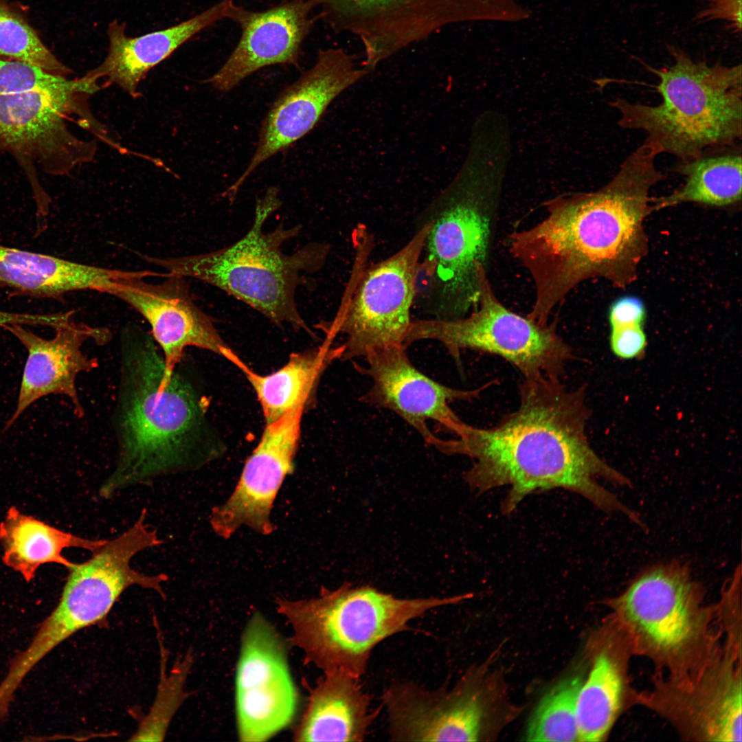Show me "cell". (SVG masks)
Instances as JSON below:
<instances>
[{"mask_svg":"<svg viewBox=\"0 0 742 742\" xmlns=\"http://www.w3.org/2000/svg\"><path fill=\"white\" fill-rule=\"evenodd\" d=\"M661 153L646 139L600 189L550 199L544 218L510 235V253L533 282L528 318L548 324L554 309L587 280L602 278L622 288L636 278L647 252L649 192L666 178L655 165Z\"/></svg>","mask_w":742,"mask_h":742,"instance_id":"1","label":"cell"},{"mask_svg":"<svg viewBox=\"0 0 742 742\" xmlns=\"http://www.w3.org/2000/svg\"><path fill=\"white\" fill-rule=\"evenodd\" d=\"M519 392L517 409L494 427L464 423L456 439L446 440L443 453L473 460L464 473L471 488L481 494L508 486L501 506L504 515L511 514L532 493L561 488L604 511L638 521L634 511L598 483L603 479L622 486L631 484L589 443L585 386L571 389L561 379L540 377L524 379Z\"/></svg>","mask_w":742,"mask_h":742,"instance_id":"2","label":"cell"},{"mask_svg":"<svg viewBox=\"0 0 742 742\" xmlns=\"http://www.w3.org/2000/svg\"><path fill=\"white\" fill-rule=\"evenodd\" d=\"M164 368L152 337L140 330L125 332L113 418L118 458L101 489L104 496L188 468L203 458L205 406L176 370L165 383Z\"/></svg>","mask_w":742,"mask_h":742,"instance_id":"3","label":"cell"},{"mask_svg":"<svg viewBox=\"0 0 742 742\" xmlns=\"http://www.w3.org/2000/svg\"><path fill=\"white\" fill-rule=\"evenodd\" d=\"M666 49L673 59L671 65L654 68L642 62L659 80L654 88L661 102L653 106L616 98L610 104L620 115L619 126L643 131L662 153L682 163L740 140L741 65H708L675 45Z\"/></svg>","mask_w":742,"mask_h":742,"instance_id":"4","label":"cell"},{"mask_svg":"<svg viewBox=\"0 0 742 742\" xmlns=\"http://www.w3.org/2000/svg\"><path fill=\"white\" fill-rule=\"evenodd\" d=\"M276 188L257 200L253 224L236 243L222 249L195 255L156 258L144 256L148 262L166 272L210 284L243 301L278 325L288 324L310 333L297 310L295 293L302 284V272L317 271L324 263L328 247L311 243L292 254L281 247L297 236L301 226L263 231L267 219L280 206Z\"/></svg>","mask_w":742,"mask_h":742,"instance_id":"5","label":"cell"},{"mask_svg":"<svg viewBox=\"0 0 742 742\" xmlns=\"http://www.w3.org/2000/svg\"><path fill=\"white\" fill-rule=\"evenodd\" d=\"M475 149L431 205L420 273L435 319L465 317L478 304L477 269L487 268L498 221L500 176H484Z\"/></svg>","mask_w":742,"mask_h":742,"instance_id":"6","label":"cell"},{"mask_svg":"<svg viewBox=\"0 0 742 742\" xmlns=\"http://www.w3.org/2000/svg\"><path fill=\"white\" fill-rule=\"evenodd\" d=\"M468 597L401 598L369 585L344 583L308 599L276 603L291 628V643L308 663L359 679L379 643L407 630L412 620L429 611Z\"/></svg>","mask_w":742,"mask_h":742,"instance_id":"7","label":"cell"},{"mask_svg":"<svg viewBox=\"0 0 742 742\" xmlns=\"http://www.w3.org/2000/svg\"><path fill=\"white\" fill-rule=\"evenodd\" d=\"M101 89L82 76L52 91L0 95V155H10L23 170L39 216L48 214L51 204L40 173L65 176L96 154L95 141L76 136L68 117H77L81 127L106 144L112 140L90 108V98Z\"/></svg>","mask_w":742,"mask_h":742,"instance_id":"8","label":"cell"},{"mask_svg":"<svg viewBox=\"0 0 742 742\" xmlns=\"http://www.w3.org/2000/svg\"><path fill=\"white\" fill-rule=\"evenodd\" d=\"M144 510L127 530L105 543L87 561L74 564L60 600L42 623L25 649L11 661L8 675L21 682L47 653L78 631L96 625L109 614L122 592L133 585L163 596L168 576L148 575L133 570L131 560L137 553L161 544L154 529L145 522Z\"/></svg>","mask_w":742,"mask_h":742,"instance_id":"9","label":"cell"},{"mask_svg":"<svg viewBox=\"0 0 742 742\" xmlns=\"http://www.w3.org/2000/svg\"><path fill=\"white\" fill-rule=\"evenodd\" d=\"M703 588L678 561L640 572L612 600L620 630L642 653L676 672L709 649V616Z\"/></svg>","mask_w":742,"mask_h":742,"instance_id":"10","label":"cell"},{"mask_svg":"<svg viewBox=\"0 0 742 742\" xmlns=\"http://www.w3.org/2000/svg\"><path fill=\"white\" fill-rule=\"evenodd\" d=\"M477 308L456 319H413L407 346L420 340L440 342L461 364V351L472 349L498 355L513 365L525 379H561L573 358L572 348L559 335L556 321L542 325L506 307L497 297L487 268L477 269Z\"/></svg>","mask_w":742,"mask_h":742,"instance_id":"11","label":"cell"},{"mask_svg":"<svg viewBox=\"0 0 742 742\" xmlns=\"http://www.w3.org/2000/svg\"><path fill=\"white\" fill-rule=\"evenodd\" d=\"M430 224L388 258L357 269L355 281L334 319L322 328L327 336L341 334V359L364 358L371 352L406 346L411 311L418 292L420 262Z\"/></svg>","mask_w":742,"mask_h":742,"instance_id":"12","label":"cell"},{"mask_svg":"<svg viewBox=\"0 0 742 742\" xmlns=\"http://www.w3.org/2000/svg\"><path fill=\"white\" fill-rule=\"evenodd\" d=\"M291 1V0H285ZM311 2L319 20L361 45L369 72L412 44L458 23L482 21L493 0H300Z\"/></svg>","mask_w":742,"mask_h":742,"instance_id":"13","label":"cell"},{"mask_svg":"<svg viewBox=\"0 0 742 742\" xmlns=\"http://www.w3.org/2000/svg\"><path fill=\"white\" fill-rule=\"evenodd\" d=\"M238 737L243 742L269 740L291 724L297 692L286 649L273 626L255 613L243 633L236 674Z\"/></svg>","mask_w":742,"mask_h":742,"instance_id":"14","label":"cell"},{"mask_svg":"<svg viewBox=\"0 0 742 742\" xmlns=\"http://www.w3.org/2000/svg\"><path fill=\"white\" fill-rule=\"evenodd\" d=\"M341 48L319 49L314 65L276 98L267 113L257 147L247 168L227 188L232 200L262 163L308 133L343 91L370 73Z\"/></svg>","mask_w":742,"mask_h":742,"instance_id":"15","label":"cell"},{"mask_svg":"<svg viewBox=\"0 0 742 742\" xmlns=\"http://www.w3.org/2000/svg\"><path fill=\"white\" fill-rule=\"evenodd\" d=\"M405 346H395L368 354L366 364L354 368L368 376L371 385L359 400L390 410L413 427L427 444L438 449L443 439L429 429V420L444 431L457 435L464 423L450 403L477 398L495 381L473 390L443 385L419 370L411 362Z\"/></svg>","mask_w":742,"mask_h":742,"instance_id":"16","label":"cell"},{"mask_svg":"<svg viewBox=\"0 0 742 742\" xmlns=\"http://www.w3.org/2000/svg\"><path fill=\"white\" fill-rule=\"evenodd\" d=\"M304 409L295 407L266 425L232 495L212 512L210 524L216 535L228 539L241 526L263 535L273 531L272 508L284 480L293 469Z\"/></svg>","mask_w":742,"mask_h":742,"instance_id":"17","label":"cell"},{"mask_svg":"<svg viewBox=\"0 0 742 742\" xmlns=\"http://www.w3.org/2000/svg\"><path fill=\"white\" fill-rule=\"evenodd\" d=\"M163 273L144 270L141 274L121 280L110 295L138 312L148 323L155 344L164 361L165 382H168L183 351L195 346L221 355L227 345L214 321L195 303L186 278L172 273L158 283L144 279L161 278Z\"/></svg>","mask_w":742,"mask_h":742,"instance_id":"18","label":"cell"},{"mask_svg":"<svg viewBox=\"0 0 742 742\" xmlns=\"http://www.w3.org/2000/svg\"><path fill=\"white\" fill-rule=\"evenodd\" d=\"M226 19L236 23L240 36L221 68L205 82L228 92L256 71L275 65L299 66L303 44L319 20L309 1H280L270 8L254 11L232 0Z\"/></svg>","mask_w":742,"mask_h":742,"instance_id":"19","label":"cell"},{"mask_svg":"<svg viewBox=\"0 0 742 742\" xmlns=\"http://www.w3.org/2000/svg\"><path fill=\"white\" fill-rule=\"evenodd\" d=\"M23 345L27 358L23 368L15 410L6 422L5 429L10 427L33 403L49 394L66 396L71 401L75 414H85L76 385L81 372L98 367L95 358L82 350L89 339L99 345L109 342L111 331L104 327H94L77 322L74 317L54 328L51 339L43 338L20 324L5 326Z\"/></svg>","mask_w":742,"mask_h":742,"instance_id":"20","label":"cell"},{"mask_svg":"<svg viewBox=\"0 0 742 742\" xmlns=\"http://www.w3.org/2000/svg\"><path fill=\"white\" fill-rule=\"evenodd\" d=\"M388 732L394 741H476L484 705L477 692L462 684L448 691L412 682L390 685L383 695Z\"/></svg>","mask_w":742,"mask_h":742,"instance_id":"21","label":"cell"},{"mask_svg":"<svg viewBox=\"0 0 742 742\" xmlns=\"http://www.w3.org/2000/svg\"><path fill=\"white\" fill-rule=\"evenodd\" d=\"M232 0H221L199 14L168 28L131 37L124 24L111 22L107 30L109 49L104 60L83 76L102 87L115 85L133 98L148 72L202 30L226 19Z\"/></svg>","mask_w":742,"mask_h":742,"instance_id":"22","label":"cell"},{"mask_svg":"<svg viewBox=\"0 0 742 742\" xmlns=\"http://www.w3.org/2000/svg\"><path fill=\"white\" fill-rule=\"evenodd\" d=\"M122 276V270L0 245V288L12 295L61 300L81 290L109 293Z\"/></svg>","mask_w":742,"mask_h":742,"instance_id":"23","label":"cell"},{"mask_svg":"<svg viewBox=\"0 0 742 742\" xmlns=\"http://www.w3.org/2000/svg\"><path fill=\"white\" fill-rule=\"evenodd\" d=\"M359 679L340 671L324 672L312 689L294 731L297 741H363L376 712Z\"/></svg>","mask_w":742,"mask_h":742,"instance_id":"24","label":"cell"},{"mask_svg":"<svg viewBox=\"0 0 742 742\" xmlns=\"http://www.w3.org/2000/svg\"><path fill=\"white\" fill-rule=\"evenodd\" d=\"M333 341L326 337L316 348L291 354L284 366L265 376L252 370L228 346L221 349V355L240 370L252 386L267 425L315 401L321 376L334 361L341 359L344 352L343 345L334 347Z\"/></svg>","mask_w":742,"mask_h":742,"instance_id":"25","label":"cell"},{"mask_svg":"<svg viewBox=\"0 0 742 742\" xmlns=\"http://www.w3.org/2000/svg\"><path fill=\"white\" fill-rule=\"evenodd\" d=\"M733 654L690 682L684 699L686 718L706 741H741V676Z\"/></svg>","mask_w":742,"mask_h":742,"instance_id":"26","label":"cell"},{"mask_svg":"<svg viewBox=\"0 0 742 742\" xmlns=\"http://www.w3.org/2000/svg\"><path fill=\"white\" fill-rule=\"evenodd\" d=\"M106 540L82 538L58 529L32 516L10 507L0 523V542L3 548V563L31 581L38 568L45 563H56L71 568L75 563L67 559L63 551L78 548L94 552Z\"/></svg>","mask_w":742,"mask_h":742,"instance_id":"27","label":"cell"},{"mask_svg":"<svg viewBox=\"0 0 742 742\" xmlns=\"http://www.w3.org/2000/svg\"><path fill=\"white\" fill-rule=\"evenodd\" d=\"M618 644L604 647L595 657L576 701L578 741L605 739L618 715L625 689V664Z\"/></svg>","mask_w":742,"mask_h":742,"instance_id":"28","label":"cell"},{"mask_svg":"<svg viewBox=\"0 0 742 742\" xmlns=\"http://www.w3.org/2000/svg\"><path fill=\"white\" fill-rule=\"evenodd\" d=\"M742 159L740 153L704 154L681 163L677 171L684 183L673 193L651 198L652 211L684 203L722 207L741 199Z\"/></svg>","mask_w":742,"mask_h":742,"instance_id":"29","label":"cell"},{"mask_svg":"<svg viewBox=\"0 0 742 742\" xmlns=\"http://www.w3.org/2000/svg\"><path fill=\"white\" fill-rule=\"evenodd\" d=\"M581 677L559 682L539 701L526 730L528 741L571 742L578 740L576 701Z\"/></svg>","mask_w":742,"mask_h":742,"instance_id":"30","label":"cell"},{"mask_svg":"<svg viewBox=\"0 0 742 742\" xmlns=\"http://www.w3.org/2000/svg\"><path fill=\"white\" fill-rule=\"evenodd\" d=\"M0 55L67 77L72 71L43 43L22 14L0 0Z\"/></svg>","mask_w":742,"mask_h":742,"instance_id":"31","label":"cell"},{"mask_svg":"<svg viewBox=\"0 0 742 742\" xmlns=\"http://www.w3.org/2000/svg\"><path fill=\"white\" fill-rule=\"evenodd\" d=\"M190 654L178 660L169 675L161 674L156 699L131 741H162L170 722L186 694V679L192 666Z\"/></svg>","mask_w":742,"mask_h":742,"instance_id":"32","label":"cell"},{"mask_svg":"<svg viewBox=\"0 0 742 742\" xmlns=\"http://www.w3.org/2000/svg\"><path fill=\"white\" fill-rule=\"evenodd\" d=\"M609 343L612 352L617 357L631 359L642 357L647 346L643 326L611 328Z\"/></svg>","mask_w":742,"mask_h":742,"instance_id":"33","label":"cell"},{"mask_svg":"<svg viewBox=\"0 0 742 742\" xmlns=\"http://www.w3.org/2000/svg\"><path fill=\"white\" fill-rule=\"evenodd\" d=\"M646 308L636 296L625 295L617 298L610 306L608 319L611 328L627 326H643Z\"/></svg>","mask_w":742,"mask_h":742,"instance_id":"34","label":"cell"},{"mask_svg":"<svg viewBox=\"0 0 742 742\" xmlns=\"http://www.w3.org/2000/svg\"><path fill=\"white\" fill-rule=\"evenodd\" d=\"M706 5L695 16L699 22L720 20L735 32L741 31V0H705Z\"/></svg>","mask_w":742,"mask_h":742,"instance_id":"35","label":"cell"},{"mask_svg":"<svg viewBox=\"0 0 742 742\" xmlns=\"http://www.w3.org/2000/svg\"><path fill=\"white\" fill-rule=\"evenodd\" d=\"M23 315L21 313L8 312L0 310V326L3 328L11 324H21Z\"/></svg>","mask_w":742,"mask_h":742,"instance_id":"36","label":"cell"}]
</instances>
